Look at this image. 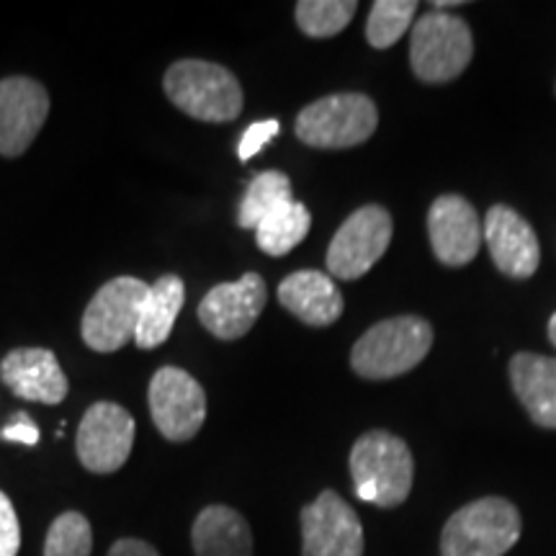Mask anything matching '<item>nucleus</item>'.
Returning <instances> with one entry per match:
<instances>
[{
	"label": "nucleus",
	"instance_id": "14",
	"mask_svg": "<svg viewBox=\"0 0 556 556\" xmlns=\"http://www.w3.org/2000/svg\"><path fill=\"white\" fill-rule=\"evenodd\" d=\"M428 235L435 258L443 266L462 268L477 258L484 240V227L477 208L467 199L446 193L430 206Z\"/></svg>",
	"mask_w": 556,
	"mask_h": 556
},
{
	"label": "nucleus",
	"instance_id": "12",
	"mask_svg": "<svg viewBox=\"0 0 556 556\" xmlns=\"http://www.w3.org/2000/svg\"><path fill=\"white\" fill-rule=\"evenodd\" d=\"M268 302L266 281L245 274L232 283H217L199 304V323L219 340H238L253 330Z\"/></svg>",
	"mask_w": 556,
	"mask_h": 556
},
{
	"label": "nucleus",
	"instance_id": "24",
	"mask_svg": "<svg viewBox=\"0 0 556 556\" xmlns=\"http://www.w3.org/2000/svg\"><path fill=\"white\" fill-rule=\"evenodd\" d=\"M356 11V0H302L296 3V24L312 39H328L343 31Z\"/></svg>",
	"mask_w": 556,
	"mask_h": 556
},
{
	"label": "nucleus",
	"instance_id": "15",
	"mask_svg": "<svg viewBox=\"0 0 556 556\" xmlns=\"http://www.w3.org/2000/svg\"><path fill=\"white\" fill-rule=\"evenodd\" d=\"M484 242L495 266L510 278H531L541 263L536 232L516 208L495 204L482 222Z\"/></svg>",
	"mask_w": 556,
	"mask_h": 556
},
{
	"label": "nucleus",
	"instance_id": "29",
	"mask_svg": "<svg viewBox=\"0 0 556 556\" xmlns=\"http://www.w3.org/2000/svg\"><path fill=\"white\" fill-rule=\"evenodd\" d=\"M109 556H160L155 546L139 539H122L109 548Z\"/></svg>",
	"mask_w": 556,
	"mask_h": 556
},
{
	"label": "nucleus",
	"instance_id": "1",
	"mask_svg": "<svg viewBox=\"0 0 556 556\" xmlns=\"http://www.w3.org/2000/svg\"><path fill=\"white\" fill-rule=\"evenodd\" d=\"M433 345L428 319L402 315L368 328L351 351V366L361 379L384 381L413 371Z\"/></svg>",
	"mask_w": 556,
	"mask_h": 556
},
{
	"label": "nucleus",
	"instance_id": "5",
	"mask_svg": "<svg viewBox=\"0 0 556 556\" xmlns=\"http://www.w3.org/2000/svg\"><path fill=\"white\" fill-rule=\"evenodd\" d=\"M379 127V111L364 93L325 96L296 116V137L317 150H348L371 139Z\"/></svg>",
	"mask_w": 556,
	"mask_h": 556
},
{
	"label": "nucleus",
	"instance_id": "28",
	"mask_svg": "<svg viewBox=\"0 0 556 556\" xmlns=\"http://www.w3.org/2000/svg\"><path fill=\"white\" fill-rule=\"evenodd\" d=\"M0 438H3V441L24 443V446H37V443H39V428L29 415L18 413V415L11 417L9 426L0 430Z\"/></svg>",
	"mask_w": 556,
	"mask_h": 556
},
{
	"label": "nucleus",
	"instance_id": "31",
	"mask_svg": "<svg viewBox=\"0 0 556 556\" xmlns=\"http://www.w3.org/2000/svg\"><path fill=\"white\" fill-rule=\"evenodd\" d=\"M548 340H552L556 348V312L552 315V319H548Z\"/></svg>",
	"mask_w": 556,
	"mask_h": 556
},
{
	"label": "nucleus",
	"instance_id": "7",
	"mask_svg": "<svg viewBox=\"0 0 556 556\" xmlns=\"http://www.w3.org/2000/svg\"><path fill=\"white\" fill-rule=\"evenodd\" d=\"M148 283L135 276L111 278L83 312L80 332L90 351L114 353L135 340Z\"/></svg>",
	"mask_w": 556,
	"mask_h": 556
},
{
	"label": "nucleus",
	"instance_id": "9",
	"mask_svg": "<svg viewBox=\"0 0 556 556\" xmlns=\"http://www.w3.org/2000/svg\"><path fill=\"white\" fill-rule=\"evenodd\" d=\"M150 415L155 428L173 443H186L206 420V392L189 371L163 366L150 381Z\"/></svg>",
	"mask_w": 556,
	"mask_h": 556
},
{
	"label": "nucleus",
	"instance_id": "4",
	"mask_svg": "<svg viewBox=\"0 0 556 556\" xmlns=\"http://www.w3.org/2000/svg\"><path fill=\"white\" fill-rule=\"evenodd\" d=\"M520 539V513L503 497H482L448 518L441 533L443 556H505Z\"/></svg>",
	"mask_w": 556,
	"mask_h": 556
},
{
	"label": "nucleus",
	"instance_id": "2",
	"mask_svg": "<svg viewBox=\"0 0 556 556\" xmlns=\"http://www.w3.org/2000/svg\"><path fill=\"white\" fill-rule=\"evenodd\" d=\"M351 477L356 495L379 507H397L407 500L415 462L407 443L387 430L361 435L351 451Z\"/></svg>",
	"mask_w": 556,
	"mask_h": 556
},
{
	"label": "nucleus",
	"instance_id": "3",
	"mask_svg": "<svg viewBox=\"0 0 556 556\" xmlns=\"http://www.w3.org/2000/svg\"><path fill=\"white\" fill-rule=\"evenodd\" d=\"M165 96L191 119L222 124L235 122L242 111L240 80L227 67L206 60H180L168 67Z\"/></svg>",
	"mask_w": 556,
	"mask_h": 556
},
{
	"label": "nucleus",
	"instance_id": "10",
	"mask_svg": "<svg viewBox=\"0 0 556 556\" xmlns=\"http://www.w3.org/2000/svg\"><path fill=\"white\" fill-rule=\"evenodd\" d=\"M135 417L116 402H96L83 415L75 454L93 475L119 471L135 446Z\"/></svg>",
	"mask_w": 556,
	"mask_h": 556
},
{
	"label": "nucleus",
	"instance_id": "25",
	"mask_svg": "<svg viewBox=\"0 0 556 556\" xmlns=\"http://www.w3.org/2000/svg\"><path fill=\"white\" fill-rule=\"evenodd\" d=\"M93 552V528L83 513L67 510L54 518L45 539V556H90Z\"/></svg>",
	"mask_w": 556,
	"mask_h": 556
},
{
	"label": "nucleus",
	"instance_id": "19",
	"mask_svg": "<svg viewBox=\"0 0 556 556\" xmlns=\"http://www.w3.org/2000/svg\"><path fill=\"white\" fill-rule=\"evenodd\" d=\"M197 556H253V533L248 520L227 505H208L191 528Z\"/></svg>",
	"mask_w": 556,
	"mask_h": 556
},
{
	"label": "nucleus",
	"instance_id": "11",
	"mask_svg": "<svg viewBox=\"0 0 556 556\" xmlns=\"http://www.w3.org/2000/svg\"><path fill=\"white\" fill-rule=\"evenodd\" d=\"M302 556H364V526L338 492L302 507Z\"/></svg>",
	"mask_w": 556,
	"mask_h": 556
},
{
	"label": "nucleus",
	"instance_id": "8",
	"mask_svg": "<svg viewBox=\"0 0 556 556\" xmlns=\"http://www.w3.org/2000/svg\"><path fill=\"white\" fill-rule=\"evenodd\" d=\"M392 214L384 206H361L348 217L328 248V270L332 278L356 281L377 266L392 242Z\"/></svg>",
	"mask_w": 556,
	"mask_h": 556
},
{
	"label": "nucleus",
	"instance_id": "21",
	"mask_svg": "<svg viewBox=\"0 0 556 556\" xmlns=\"http://www.w3.org/2000/svg\"><path fill=\"white\" fill-rule=\"evenodd\" d=\"M312 214L302 201H289L255 227V242L266 255L281 258L307 238Z\"/></svg>",
	"mask_w": 556,
	"mask_h": 556
},
{
	"label": "nucleus",
	"instance_id": "18",
	"mask_svg": "<svg viewBox=\"0 0 556 556\" xmlns=\"http://www.w3.org/2000/svg\"><path fill=\"white\" fill-rule=\"evenodd\" d=\"M510 384L531 420L556 430V358L518 353L510 361Z\"/></svg>",
	"mask_w": 556,
	"mask_h": 556
},
{
	"label": "nucleus",
	"instance_id": "6",
	"mask_svg": "<svg viewBox=\"0 0 556 556\" xmlns=\"http://www.w3.org/2000/svg\"><path fill=\"white\" fill-rule=\"evenodd\" d=\"M475 54L469 24L446 11H430L413 26L409 65L422 83H448L467 70Z\"/></svg>",
	"mask_w": 556,
	"mask_h": 556
},
{
	"label": "nucleus",
	"instance_id": "22",
	"mask_svg": "<svg viewBox=\"0 0 556 556\" xmlns=\"http://www.w3.org/2000/svg\"><path fill=\"white\" fill-rule=\"evenodd\" d=\"M289 201H294V197H291V180L287 173H258V176L250 180L245 197L240 201L238 225L242 229H255L263 219L270 217L276 208L289 204Z\"/></svg>",
	"mask_w": 556,
	"mask_h": 556
},
{
	"label": "nucleus",
	"instance_id": "30",
	"mask_svg": "<svg viewBox=\"0 0 556 556\" xmlns=\"http://www.w3.org/2000/svg\"><path fill=\"white\" fill-rule=\"evenodd\" d=\"M458 5H464L462 0H435L433 9L435 11H443V9H458Z\"/></svg>",
	"mask_w": 556,
	"mask_h": 556
},
{
	"label": "nucleus",
	"instance_id": "26",
	"mask_svg": "<svg viewBox=\"0 0 556 556\" xmlns=\"http://www.w3.org/2000/svg\"><path fill=\"white\" fill-rule=\"evenodd\" d=\"M21 548V526L13 503L0 492V556H16Z\"/></svg>",
	"mask_w": 556,
	"mask_h": 556
},
{
	"label": "nucleus",
	"instance_id": "13",
	"mask_svg": "<svg viewBox=\"0 0 556 556\" xmlns=\"http://www.w3.org/2000/svg\"><path fill=\"white\" fill-rule=\"evenodd\" d=\"M50 93L39 80L11 75L0 80V155L18 157L45 127Z\"/></svg>",
	"mask_w": 556,
	"mask_h": 556
},
{
	"label": "nucleus",
	"instance_id": "16",
	"mask_svg": "<svg viewBox=\"0 0 556 556\" xmlns=\"http://www.w3.org/2000/svg\"><path fill=\"white\" fill-rule=\"evenodd\" d=\"M0 379L26 402L60 405L67 397V377L58 356L47 348H16L0 361Z\"/></svg>",
	"mask_w": 556,
	"mask_h": 556
},
{
	"label": "nucleus",
	"instance_id": "20",
	"mask_svg": "<svg viewBox=\"0 0 556 556\" xmlns=\"http://www.w3.org/2000/svg\"><path fill=\"white\" fill-rule=\"evenodd\" d=\"M184 278L168 274L157 278L155 283H150L148 296L142 302V312H139L135 343L142 351H152V348L163 345L170 338L173 325H176L180 309H184Z\"/></svg>",
	"mask_w": 556,
	"mask_h": 556
},
{
	"label": "nucleus",
	"instance_id": "17",
	"mask_svg": "<svg viewBox=\"0 0 556 556\" xmlns=\"http://www.w3.org/2000/svg\"><path fill=\"white\" fill-rule=\"evenodd\" d=\"M278 302L309 328H328L343 315V294L328 274L296 270L278 283Z\"/></svg>",
	"mask_w": 556,
	"mask_h": 556
},
{
	"label": "nucleus",
	"instance_id": "23",
	"mask_svg": "<svg viewBox=\"0 0 556 556\" xmlns=\"http://www.w3.org/2000/svg\"><path fill=\"white\" fill-rule=\"evenodd\" d=\"M415 0H377L366 21V41L374 50H389L413 26Z\"/></svg>",
	"mask_w": 556,
	"mask_h": 556
},
{
	"label": "nucleus",
	"instance_id": "27",
	"mask_svg": "<svg viewBox=\"0 0 556 556\" xmlns=\"http://www.w3.org/2000/svg\"><path fill=\"white\" fill-rule=\"evenodd\" d=\"M276 135H278V122L276 119L250 124V127L242 131V139H240V144H238V155H240L242 163H248L250 157L258 155V152L266 148V144Z\"/></svg>",
	"mask_w": 556,
	"mask_h": 556
}]
</instances>
